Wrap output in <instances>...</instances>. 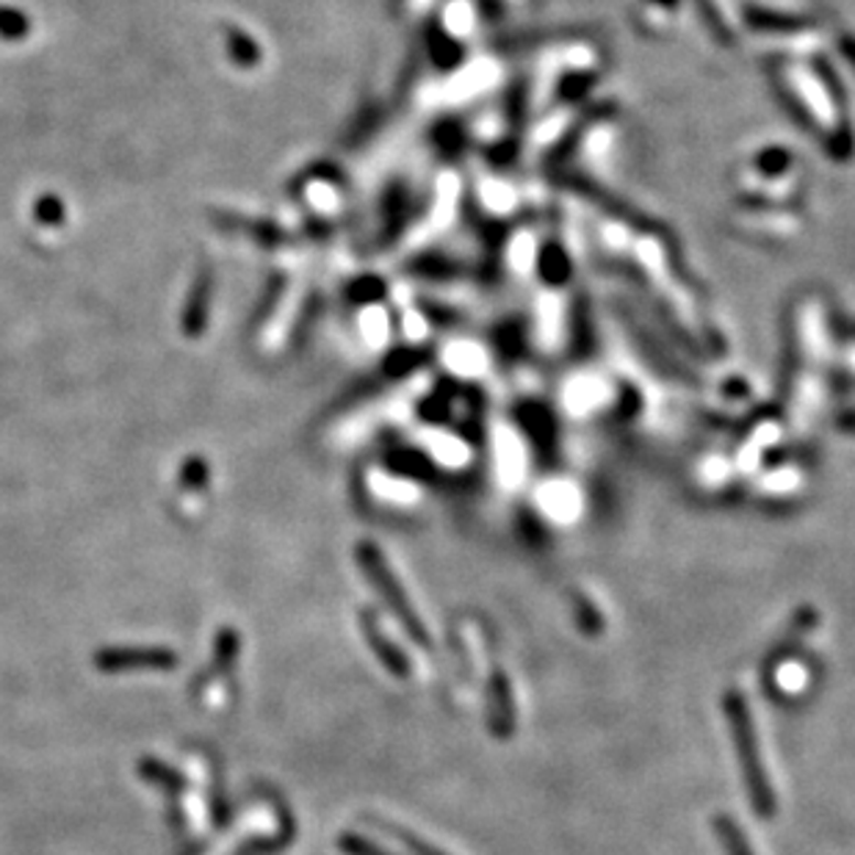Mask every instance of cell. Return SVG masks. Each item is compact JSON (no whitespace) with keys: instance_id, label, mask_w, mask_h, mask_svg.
<instances>
[{"instance_id":"20","label":"cell","mask_w":855,"mask_h":855,"mask_svg":"<svg viewBox=\"0 0 855 855\" xmlns=\"http://www.w3.org/2000/svg\"><path fill=\"white\" fill-rule=\"evenodd\" d=\"M338 847L344 849L346 855H388L386 849H380L377 844L366 842V838L355 836V833H340Z\"/></svg>"},{"instance_id":"16","label":"cell","mask_w":855,"mask_h":855,"mask_svg":"<svg viewBox=\"0 0 855 855\" xmlns=\"http://www.w3.org/2000/svg\"><path fill=\"white\" fill-rule=\"evenodd\" d=\"M712 827L714 833H717L719 844H723L725 855H756L754 847L748 844V838H745L743 827L734 822V816L730 814H714Z\"/></svg>"},{"instance_id":"11","label":"cell","mask_w":855,"mask_h":855,"mask_svg":"<svg viewBox=\"0 0 855 855\" xmlns=\"http://www.w3.org/2000/svg\"><path fill=\"white\" fill-rule=\"evenodd\" d=\"M505 267L512 278L529 280L540 269V238L538 232L523 227L507 241Z\"/></svg>"},{"instance_id":"4","label":"cell","mask_w":855,"mask_h":855,"mask_svg":"<svg viewBox=\"0 0 855 855\" xmlns=\"http://www.w3.org/2000/svg\"><path fill=\"white\" fill-rule=\"evenodd\" d=\"M357 565L362 567L366 578H369V582L377 587V593L382 595V600L388 604L393 618H397L399 624H402V629L413 637V642H419L421 648H430V631H426V626L421 624L419 613L410 606L408 595H404V587L399 584V578L393 576L391 567H388L380 545L362 540V543L357 545Z\"/></svg>"},{"instance_id":"8","label":"cell","mask_w":855,"mask_h":855,"mask_svg":"<svg viewBox=\"0 0 855 855\" xmlns=\"http://www.w3.org/2000/svg\"><path fill=\"white\" fill-rule=\"evenodd\" d=\"M97 668L108 673L119 670H170L175 668V653L164 648H108L97 653Z\"/></svg>"},{"instance_id":"10","label":"cell","mask_w":855,"mask_h":855,"mask_svg":"<svg viewBox=\"0 0 855 855\" xmlns=\"http://www.w3.org/2000/svg\"><path fill=\"white\" fill-rule=\"evenodd\" d=\"M210 300H214V274H210L208 267H203L197 278H194L186 307H183V333H186V338H199L205 333Z\"/></svg>"},{"instance_id":"19","label":"cell","mask_w":855,"mask_h":855,"mask_svg":"<svg viewBox=\"0 0 855 855\" xmlns=\"http://www.w3.org/2000/svg\"><path fill=\"white\" fill-rule=\"evenodd\" d=\"M34 216H36V221H42V225H62L64 203L58 197H53V194H45V197L36 199Z\"/></svg>"},{"instance_id":"5","label":"cell","mask_w":855,"mask_h":855,"mask_svg":"<svg viewBox=\"0 0 855 855\" xmlns=\"http://www.w3.org/2000/svg\"><path fill=\"white\" fill-rule=\"evenodd\" d=\"M618 399V382L600 369H576L562 380L560 402L571 415H589Z\"/></svg>"},{"instance_id":"6","label":"cell","mask_w":855,"mask_h":855,"mask_svg":"<svg viewBox=\"0 0 855 855\" xmlns=\"http://www.w3.org/2000/svg\"><path fill=\"white\" fill-rule=\"evenodd\" d=\"M443 366L452 371V377L463 382H481L490 377L494 369V355L481 340L470 338V335H459V338L448 340L443 346Z\"/></svg>"},{"instance_id":"17","label":"cell","mask_w":855,"mask_h":855,"mask_svg":"<svg viewBox=\"0 0 855 855\" xmlns=\"http://www.w3.org/2000/svg\"><path fill=\"white\" fill-rule=\"evenodd\" d=\"M571 600H573V609H576V615H578V626H582L587 635H598V631L604 629V620H600L598 606H595L593 600L587 598V595L578 593V589H573Z\"/></svg>"},{"instance_id":"21","label":"cell","mask_w":855,"mask_h":855,"mask_svg":"<svg viewBox=\"0 0 855 855\" xmlns=\"http://www.w3.org/2000/svg\"><path fill=\"white\" fill-rule=\"evenodd\" d=\"M391 833L399 838V842L404 844V847H408L410 855H446V853H443V849L432 847L430 842H424V838H421V836H413V833L399 831V827H391Z\"/></svg>"},{"instance_id":"22","label":"cell","mask_w":855,"mask_h":855,"mask_svg":"<svg viewBox=\"0 0 855 855\" xmlns=\"http://www.w3.org/2000/svg\"><path fill=\"white\" fill-rule=\"evenodd\" d=\"M208 481V465L203 457H188L183 465V485L186 487H203Z\"/></svg>"},{"instance_id":"15","label":"cell","mask_w":855,"mask_h":855,"mask_svg":"<svg viewBox=\"0 0 855 855\" xmlns=\"http://www.w3.org/2000/svg\"><path fill=\"white\" fill-rule=\"evenodd\" d=\"M225 45H227V53H230V58L236 62V67L252 69L258 67V62L263 58L261 45H258L247 31L236 29V25H225Z\"/></svg>"},{"instance_id":"12","label":"cell","mask_w":855,"mask_h":855,"mask_svg":"<svg viewBox=\"0 0 855 855\" xmlns=\"http://www.w3.org/2000/svg\"><path fill=\"white\" fill-rule=\"evenodd\" d=\"M476 199H479L481 210L490 216H510L512 210L521 205V192L512 186L510 181L496 175H485L476 183Z\"/></svg>"},{"instance_id":"2","label":"cell","mask_w":855,"mask_h":855,"mask_svg":"<svg viewBox=\"0 0 855 855\" xmlns=\"http://www.w3.org/2000/svg\"><path fill=\"white\" fill-rule=\"evenodd\" d=\"M723 714L730 725V739H734V748H737V761L739 770H743V781L745 789H748L750 805H754V811L761 820H772L778 811L776 789H772L765 765H761L759 737H756V725L748 706V697H745L737 686L725 690Z\"/></svg>"},{"instance_id":"3","label":"cell","mask_w":855,"mask_h":855,"mask_svg":"<svg viewBox=\"0 0 855 855\" xmlns=\"http://www.w3.org/2000/svg\"><path fill=\"white\" fill-rule=\"evenodd\" d=\"M778 84L787 91L789 102L794 106V111L809 122L811 128H816L820 133H838V113L833 108V91L827 89L825 80L814 73L811 67H805L803 62L792 58V62H783L778 69Z\"/></svg>"},{"instance_id":"1","label":"cell","mask_w":855,"mask_h":855,"mask_svg":"<svg viewBox=\"0 0 855 855\" xmlns=\"http://www.w3.org/2000/svg\"><path fill=\"white\" fill-rule=\"evenodd\" d=\"M794 340H798V357H794L792 375L794 421H805V415H811V410L825 397L827 329L822 305L816 300H805L798 305Z\"/></svg>"},{"instance_id":"7","label":"cell","mask_w":855,"mask_h":855,"mask_svg":"<svg viewBox=\"0 0 855 855\" xmlns=\"http://www.w3.org/2000/svg\"><path fill=\"white\" fill-rule=\"evenodd\" d=\"M487 725L496 739H510L516 730V701H512V686L505 670L496 664L487 681Z\"/></svg>"},{"instance_id":"18","label":"cell","mask_w":855,"mask_h":855,"mask_svg":"<svg viewBox=\"0 0 855 855\" xmlns=\"http://www.w3.org/2000/svg\"><path fill=\"white\" fill-rule=\"evenodd\" d=\"M29 31H31V23L23 12H18V9H9V7H0V34L7 36V40H23Z\"/></svg>"},{"instance_id":"14","label":"cell","mask_w":855,"mask_h":855,"mask_svg":"<svg viewBox=\"0 0 855 855\" xmlns=\"http://www.w3.org/2000/svg\"><path fill=\"white\" fill-rule=\"evenodd\" d=\"M479 29V12L470 0H459L454 7H448L446 20H443V31L452 40V45H465Z\"/></svg>"},{"instance_id":"9","label":"cell","mask_w":855,"mask_h":855,"mask_svg":"<svg viewBox=\"0 0 855 855\" xmlns=\"http://www.w3.org/2000/svg\"><path fill=\"white\" fill-rule=\"evenodd\" d=\"M499 78H501L499 62H494V58H474V62L463 64V67L454 73L452 97L459 102L474 100V97L494 89V86L499 84Z\"/></svg>"},{"instance_id":"13","label":"cell","mask_w":855,"mask_h":855,"mask_svg":"<svg viewBox=\"0 0 855 855\" xmlns=\"http://www.w3.org/2000/svg\"><path fill=\"white\" fill-rule=\"evenodd\" d=\"M360 626H362V635H366V640H369V648L377 653V659H380V662L386 664L388 673H393V675H397V679H408V675H410L408 657H404V653L399 651V648L393 646V642H388V637L382 635V629H380V626H377L375 615L362 613Z\"/></svg>"}]
</instances>
